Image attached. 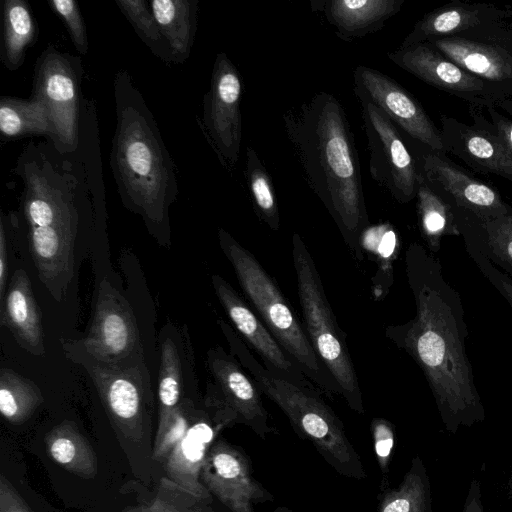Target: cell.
I'll list each match as a JSON object with an SVG mask.
<instances>
[{"label": "cell", "instance_id": "ee69618b", "mask_svg": "<svg viewBox=\"0 0 512 512\" xmlns=\"http://www.w3.org/2000/svg\"><path fill=\"white\" fill-rule=\"evenodd\" d=\"M462 512H484L481 484L477 479L470 483Z\"/></svg>", "mask_w": 512, "mask_h": 512}, {"label": "cell", "instance_id": "b9f144b4", "mask_svg": "<svg viewBox=\"0 0 512 512\" xmlns=\"http://www.w3.org/2000/svg\"><path fill=\"white\" fill-rule=\"evenodd\" d=\"M0 512H33L4 475L0 476Z\"/></svg>", "mask_w": 512, "mask_h": 512}, {"label": "cell", "instance_id": "d590c367", "mask_svg": "<svg viewBox=\"0 0 512 512\" xmlns=\"http://www.w3.org/2000/svg\"><path fill=\"white\" fill-rule=\"evenodd\" d=\"M116 4L153 54L165 63H173L169 45L160 32L149 2L145 0H117Z\"/></svg>", "mask_w": 512, "mask_h": 512}, {"label": "cell", "instance_id": "e575fe53", "mask_svg": "<svg viewBox=\"0 0 512 512\" xmlns=\"http://www.w3.org/2000/svg\"><path fill=\"white\" fill-rule=\"evenodd\" d=\"M480 232H463L464 238L472 241L491 261L512 274V216L486 221L477 220Z\"/></svg>", "mask_w": 512, "mask_h": 512}, {"label": "cell", "instance_id": "1f68e13d", "mask_svg": "<svg viewBox=\"0 0 512 512\" xmlns=\"http://www.w3.org/2000/svg\"><path fill=\"white\" fill-rule=\"evenodd\" d=\"M245 178L257 216L277 231L280 217L275 188L266 167L251 146L246 147Z\"/></svg>", "mask_w": 512, "mask_h": 512}, {"label": "cell", "instance_id": "f35d334b", "mask_svg": "<svg viewBox=\"0 0 512 512\" xmlns=\"http://www.w3.org/2000/svg\"><path fill=\"white\" fill-rule=\"evenodd\" d=\"M49 5L66 25L76 50L80 54L86 55L88 52V37L77 2L74 0H51Z\"/></svg>", "mask_w": 512, "mask_h": 512}, {"label": "cell", "instance_id": "7bdbcfd3", "mask_svg": "<svg viewBox=\"0 0 512 512\" xmlns=\"http://www.w3.org/2000/svg\"><path fill=\"white\" fill-rule=\"evenodd\" d=\"M8 247L3 217L0 221V303L5 297V287L8 273Z\"/></svg>", "mask_w": 512, "mask_h": 512}, {"label": "cell", "instance_id": "7a4b0ae2", "mask_svg": "<svg viewBox=\"0 0 512 512\" xmlns=\"http://www.w3.org/2000/svg\"><path fill=\"white\" fill-rule=\"evenodd\" d=\"M282 122L303 179L359 256V238L369 219L358 152L342 104L331 93L317 92L286 110Z\"/></svg>", "mask_w": 512, "mask_h": 512}, {"label": "cell", "instance_id": "30bf717a", "mask_svg": "<svg viewBox=\"0 0 512 512\" xmlns=\"http://www.w3.org/2000/svg\"><path fill=\"white\" fill-rule=\"evenodd\" d=\"M360 102L367 137L371 177L399 202L412 200L423 176L396 125L362 92L354 89Z\"/></svg>", "mask_w": 512, "mask_h": 512}, {"label": "cell", "instance_id": "3957f363", "mask_svg": "<svg viewBox=\"0 0 512 512\" xmlns=\"http://www.w3.org/2000/svg\"><path fill=\"white\" fill-rule=\"evenodd\" d=\"M29 142L18 158L22 209L29 227V248L39 279L61 301L73 277L79 205L88 197V176L63 158L54 145ZM56 148V147H55Z\"/></svg>", "mask_w": 512, "mask_h": 512}, {"label": "cell", "instance_id": "83f0119b", "mask_svg": "<svg viewBox=\"0 0 512 512\" xmlns=\"http://www.w3.org/2000/svg\"><path fill=\"white\" fill-rule=\"evenodd\" d=\"M183 373L179 350L171 337L161 343L158 378V424L155 441L159 440L172 424L182 402ZM154 441V442H155Z\"/></svg>", "mask_w": 512, "mask_h": 512}, {"label": "cell", "instance_id": "4dcf8cb0", "mask_svg": "<svg viewBox=\"0 0 512 512\" xmlns=\"http://www.w3.org/2000/svg\"><path fill=\"white\" fill-rule=\"evenodd\" d=\"M39 387L9 368L0 371V412L13 424L26 421L42 404Z\"/></svg>", "mask_w": 512, "mask_h": 512}, {"label": "cell", "instance_id": "277c9868", "mask_svg": "<svg viewBox=\"0 0 512 512\" xmlns=\"http://www.w3.org/2000/svg\"><path fill=\"white\" fill-rule=\"evenodd\" d=\"M116 129L111 168L126 208L142 216L159 242L169 239V208L178 194L175 166L152 112L127 71L114 79Z\"/></svg>", "mask_w": 512, "mask_h": 512}, {"label": "cell", "instance_id": "74e56055", "mask_svg": "<svg viewBox=\"0 0 512 512\" xmlns=\"http://www.w3.org/2000/svg\"><path fill=\"white\" fill-rule=\"evenodd\" d=\"M197 410L190 398L182 400L172 424L162 437L154 442L152 456L155 460L159 462L166 460L172 449L187 432Z\"/></svg>", "mask_w": 512, "mask_h": 512}, {"label": "cell", "instance_id": "9c48e42d", "mask_svg": "<svg viewBox=\"0 0 512 512\" xmlns=\"http://www.w3.org/2000/svg\"><path fill=\"white\" fill-rule=\"evenodd\" d=\"M81 60L47 46L39 55L32 96L42 100L52 119L56 149L74 153L79 147L81 107Z\"/></svg>", "mask_w": 512, "mask_h": 512}, {"label": "cell", "instance_id": "4fadbf2b", "mask_svg": "<svg viewBox=\"0 0 512 512\" xmlns=\"http://www.w3.org/2000/svg\"><path fill=\"white\" fill-rule=\"evenodd\" d=\"M354 89L362 92L407 134L436 152L444 141L419 102L401 85L376 69L360 65L353 73Z\"/></svg>", "mask_w": 512, "mask_h": 512}, {"label": "cell", "instance_id": "5bb4252c", "mask_svg": "<svg viewBox=\"0 0 512 512\" xmlns=\"http://www.w3.org/2000/svg\"><path fill=\"white\" fill-rule=\"evenodd\" d=\"M212 286L226 314L238 332L261 356L265 366L286 380L315 391L299 365L287 354L269 329L220 275L211 276Z\"/></svg>", "mask_w": 512, "mask_h": 512}, {"label": "cell", "instance_id": "484cf974", "mask_svg": "<svg viewBox=\"0 0 512 512\" xmlns=\"http://www.w3.org/2000/svg\"><path fill=\"white\" fill-rule=\"evenodd\" d=\"M489 16L488 8L478 6H446L426 14L408 34L401 47L422 43L433 37L452 34L480 25Z\"/></svg>", "mask_w": 512, "mask_h": 512}, {"label": "cell", "instance_id": "836d02e7", "mask_svg": "<svg viewBox=\"0 0 512 512\" xmlns=\"http://www.w3.org/2000/svg\"><path fill=\"white\" fill-rule=\"evenodd\" d=\"M371 254L377 263L378 273L375 285L377 295L386 293L392 284L393 262L398 253V236L396 231L389 224H380L367 227L359 238V246Z\"/></svg>", "mask_w": 512, "mask_h": 512}, {"label": "cell", "instance_id": "8fae6325", "mask_svg": "<svg viewBox=\"0 0 512 512\" xmlns=\"http://www.w3.org/2000/svg\"><path fill=\"white\" fill-rule=\"evenodd\" d=\"M242 76L226 53L216 55L210 87L203 99L202 128L220 163L233 171L242 139Z\"/></svg>", "mask_w": 512, "mask_h": 512}, {"label": "cell", "instance_id": "7c38bea8", "mask_svg": "<svg viewBox=\"0 0 512 512\" xmlns=\"http://www.w3.org/2000/svg\"><path fill=\"white\" fill-rule=\"evenodd\" d=\"M78 342L92 358L106 364H120L140 356L139 331L132 309L106 279L98 287L89 331Z\"/></svg>", "mask_w": 512, "mask_h": 512}, {"label": "cell", "instance_id": "cb8c5ba5", "mask_svg": "<svg viewBox=\"0 0 512 512\" xmlns=\"http://www.w3.org/2000/svg\"><path fill=\"white\" fill-rule=\"evenodd\" d=\"M50 458L65 470L85 479L97 474V457L86 437L71 421L51 429L46 439Z\"/></svg>", "mask_w": 512, "mask_h": 512}, {"label": "cell", "instance_id": "52a82bcc", "mask_svg": "<svg viewBox=\"0 0 512 512\" xmlns=\"http://www.w3.org/2000/svg\"><path fill=\"white\" fill-rule=\"evenodd\" d=\"M292 259L310 343L339 394L354 411L363 413L362 393L345 336L337 325L315 262L298 233L292 236Z\"/></svg>", "mask_w": 512, "mask_h": 512}, {"label": "cell", "instance_id": "7402d4cb", "mask_svg": "<svg viewBox=\"0 0 512 512\" xmlns=\"http://www.w3.org/2000/svg\"><path fill=\"white\" fill-rule=\"evenodd\" d=\"M434 46L467 72L501 81L512 76V56L505 50L461 37L431 40Z\"/></svg>", "mask_w": 512, "mask_h": 512}, {"label": "cell", "instance_id": "f6af8a7d", "mask_svg": "<svg viewBox=\"0 0 512 512\" xmlns=\"http://www.w3.org/2000/svg\"><path fill=\"white\" fill-rule=\"evenodd\" d=\"M499 137L504 141L507 147L512 152V122L502 121L498 126Z\"/></svg>", "mask_w": 512, "mask_h": 512}, {"label": "cell", "instance_id": "2e32d148", "mask_svg": "<svg viewBox=\"0 0 512 512\" xmlns=\"http://www.w3.org/2000/svg\"><path fill=\"white\" fill-rule=\"evenodd\" d=\"M207 363L225 404L258 435L271 431L260 390L239 361L222 347L208 351Z\"/></svg>", "mask_w": 512, "mask_h": 512}, {"label": "cell", "instance_id": "8992f818", "mask_svg": "<svg viewBox=\"0 0 512 512\" xmlns=\"http://www.w3.org/2000/svg\"><path fill=\"white\" fill-rule=\"evenodd\" d=\"M218 240L252 309L278 343L312 383L325 392L339 393L274 279L255 256L223 228L218 229Z\"/></svg>", "mask_w": 512, "mask_h": 512}, {"label": "cell", "instance_id": "5b68a950", "mask_svg": "<svg viewBox=\"0 0 512 512\" xmlns=\"http://www.w3.org/2000/svg\"><path fill=\"white\" fill-rule=\"evenodd\" d=\"M231 348L257 385L289 418L293 426L334 465L338 471L354 476L363 474L356 452L345 435L340 419L315 391L290 382L260 363L249 346L225 323L221 324Z\"/></svg>", "mask_w": 512, "mask_h": 512}, {"label": "cell", "instance_id": "bcb514c9", "mask_svg": "<svg viewBox=\"0 0 512 512\" xmlns=\"http://www.w3.org/2000/svg\"><path fill=\"white\" fill-rule=\"evenodd\" d=\"M512 216V215H511Z\"/></svg>", "mask_w": 512, "mask_h": 512}, {"label": "cell", "instance_id": "d4e9b609", "mask_svg": "<svg viewBox=\"0 0 512 512\" xmlns=\"http://www.w3.org/2000/svg\"><path fill=\"white\" fill-rule=\"evenodd\" d=\"M36 35V23L28 4L24 0H5L0 58L8 70L15 71L23 64Z\"/></svg>", "mask_w": 512, "mask_h": 512}, {"label": "cell", "instance_id": "ba28073f", "mask_svg": "<svg viewBox=\"0 0 512 512\" xmlns=\"http://www.w3.org/2000/svg\"><path fill=\"white\" fill-rule=\"evenodd\" d=\"M63 350L86 370L115 429L130 439L141 438L153 400L150 376L141 357L128 364L102 363L92 358L78 341L64 342Z\"/></svg>", "mask_w": 512, "mask_h": 512}, {"label": "cell", "instance_id": "e0dca14e", "mask_svg": "<svg viewBox=\"0 0 512 512\" xmlns=\"http://www.w3.org/2000/svg\"><path fill=\"white\" fill-rule=\"evenodd\" d=\"M425 177L453 198L457 206L468 211L476 220L486 221L506 216L508 208L499 194L458 167L434 153L423 160Z\"/></svg>", "mask_w": 512, "mask_h": 512}, {"label": "cell", "instance_id": "8d00e7d4", "mask_svg": "<svg viewBox=\"0 0 512 512\" xmlns=\"http://www.w3.org/2000/svg\"><path fill=\"white\" fill-rule=\"evenodd\" d=\"M167 478L161 480L157 494L147 505L128 512H206L204 501Z\"/></svg>", "mask_w": 512, "mask_h": 512}, {"label": "cell", "instance_id": "603a6c76", "mask_svg": "<svg viewBox=\"0 0 512 512\" xmlns=\"http://www.w3.org/2000/svg\"><path fill=\"white\" fill-rule=\"evenodd\" d=\"M149 4L173 63H183L193 47L199 0H153Z\"/></svg>", "mask_w": 512, "mask_h": 512}, {"label": "cell", "instance_id": "d6a6232c", "mask_svg": "<svg viewBox=\"0 0 512 512\" xmlns=\"http://www.w3.org/2000/svg\"><path fill=\"white\" fill-rule=\"evenodd\" d=\"M380 512H432L429 478L420 458H414L399 488L384 498Z\"/></svg>", "mask_w": 512, "mask_h": 512}, {"label": "cell", "instance_id": "9a60e30c", "mask_svg": "<svg viewBox=\"0 0 512 512\" xmlns=\"http://www.w3.org/2000/svg\"><path fill=\"white\" fill-rule=\"evenodd\" d=\"M201 481L232 512H254L252 504L265 497L262 487L252 478L246 458L224 440L210 447Z\"/></svg>", "mask_w": 512, "mask_h": 512}, {"label": "cell", "instance_id": "4316f807", "mask_svg": "<svg viewBox=\"0 0 512 512\" xmlns=\"http://www.w3.org/2000/svg\"><path fill=\"white\" fill-rule=\"evenodd\" d=\"M0 131L7 138L31 135L54 137L52 119L44 102L36 97L0 100Z\"/></svg>", "mask_w": 512, "mask_h": 512}, {"label": "cell", "instance_id": "f546056e", "mask_svg": "<svg viewBox=\"0 0 512 512\" xmlns=\"http://www.w3.org/2000/svg\"><path fill=\"white\" fill-rule=\"evenodd\" d=\"M465 158L488 172L512 179V152L499 136L468 127L460 130Z\"/></svg>", "mask_w": 512, "mask_h": 512}, {"label": "cell", "instance_id": "ab89813d", "mask_svg": "<svg viewBox=\"0 0 512 512\" xmlns=\"http://www.w3.org/2000/svg\"><path fill=\"white\" fill-rule=\"evenodd\" d=\"M466 247L480 271L512 306V279L494 266L492 261L470 240Z\"/></svg>", "mask_w": 512, "mask_h": 512}, {"label": "cell", "instance_id": "ac0fdd59", "mask_svg": "<svg viewBox=\"0 0 512 512\" xmlns=\"http://www.w3.org/2000/svg\"><path fill=\"white\" fill-rule=\"evenodd\" d=\"M223 426H213L208 414L198 409L187 432L163 462L166 478L197 497L210 499V492L200 480L201 470L216 433Z\"/></svg>", "mask_w": 512, "mask_h": 512}, {"label": "cell", "instance_id": "ffe728a7", "mask_svg": "<svg viewBox=\"0 0 512 512\" xmlns=\"http://www.w3.org/2000/svg\"><path fill=\"white\" fill-rule=\"evenodd\" d=\"M0 323L34 356L45 353L41 312L25 270L17 269L0 307Z\"/></svg>", "mask_w": 512, "mask_h": 512}, {"label": "cell", "instance_id": "6da1fadb", "mask_svg": "<svg viewBox=\"0 0 512 512\" xmlns=\"http://www.w3.org/2000/svg\"><path fill=\"white\" fill-rule=\"evenodd\" d=\"M415 316L387 326L385 335L423 371L446 429L456 433L485 418L466 353V324L458 292L444 277L438 259L419 243L405 253Z\"/></svg>", "mask_w": 512, "mask_h": 512}, {"label": "cell", "instance_id": "d6986e66", "mask_svg": "<svg viewBox=\"0 0 512 512\" xmlns=\"http://www.w3.org/2000/svg\"><path fill=\"white\" fill-rule=\"evenodd\" d=\"M397 66L424 82L452 92H474L483 88V81L442 56L425 42L399 47L388 53Z\"/></svg>", "mask_w": 512, "mask_h": 512}, {"label": "cell", "instance_id": "44dd1931", "mask_svg": "<svg viewBox=\"0 0 512 512\" xmlns=\"http://www.w3.org/2000/svg\"><path fill=\"white\" fill-rule=\"evenodd\" d=\"M404 0H313L312 11L322 12L344 41L379 31L397 14Z\"/></svg>", "mask_w": 512, "mask_h": 512}, {"label": "cell", "instance_id": "f1b7e54d", "mask_svg": "<svg viewBox=\"0 0 512 512\" xmlns=\"http://www.w3.org/2000/svg\"><path fill=\"white\" fill-rule=\"evenodd\" d=\"M419 224L430 252H437L444 236L460 235L451 207L436 194L422 177L417 193Z\"/></svg>", "mask_w": 512, "mask_h": 512}, {"label": "cell", "instance_id": "60d3db41", "mask_svg": "<svg viewBox=\"0 0 512 512\" xmlns=\"http://www.w3.org/2000/svg\"><path fill=\"white\" fill-rule=\"evenodd\" d=\"M375 451L382 465H386L394 444V433L390 424L383 419L373 422Z\"/></svg>", "mask_w": 512, "mask_h": 512}]
</instances>
